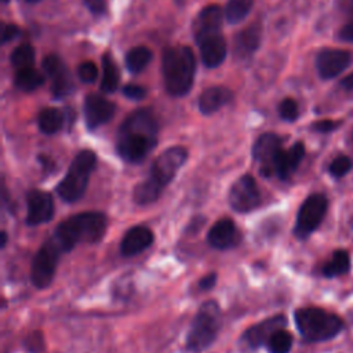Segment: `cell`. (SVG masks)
<instances>
[{"label":"cell","instance_id":"8d00e7d4","mask_svg":"<svg viewBox=\"0 0 353 353\" xmlns=\"http://www.w3.org/2000/svg\"><path fill=\"white\" fill-rule=\"evenodd\" d=\"M21 34V30L17 25L14 23H6L3 26V37H1V43L6 44L7 41H11L14 40L15 37H18Z\"/></svg>","mask_w":353,"mask_h":353},{"label":"cell","instance_id":"f1b7e54d","mask_svg":"<svg viewBox=\"0 0 353 353\" xmlns=\"http://www.w3.org/2000/svg\"><path fill=\"white\" fill-rule=\"evenodd\" d=\"M254 0H229L225 7V18L229 23L241 22L251 11Z\"/></svg>","mask_w":353,"mask_h":353},{"label":"cell","instance_id":"3957f363","mask_svg":"<svg viewBox=\"0 0 353 353\" xmlns=\"http://www.w3.org/2000/svg\"><path fill=\"white\" fill-rule=\"evenodd\" d=\"M106 226L108 219L102 212H80L62 221L54 230L51 239L62 252H69L80 243L91 244L99 241L106 232Z\"/></svg>","mask_w":353,"mask_h":353},{"label":"cell","instance_id":"30bf717a","mask_svg":"<svg viewBox=\"0 0 353 353\" xmlns=\"http://www.w3.org/2000/svg\"><path fill=\"white\" fill-rule=\"evenodd\" d=\"M229 205L236 212H250L261 204V193L251 175H243L233 182L228 194Z\"/></svg>","mask_w":353,"mask_h":353},{"label":"cell","instance_id":"6da1fadb","mask_svg":"<svg viewBox=\"0 0 353 353\" xmlns=\"http://www.w3.org/2000/svg\"><path fill=\"white\" fill-rule=\"evenodd\" d=\"M157 120L150 109L132 112L120 125L116 150L127 163L142 161L157 145Z\"/></svg>","mask_w":353,"mask_h":353},{"label":"cell","instance_id":"7bdbcfd3","mask_svg":"<svg viewBox=\"0 0 353 353\" xmlns=\"http://www.w3.org/2000/svg\"><path fill=\"white\" fill-rule=\"evenodd\" d=\"M6 243H7V233H6V232H1V244H0V247L4 248V247H6Z\"/></svg>","mask_w":353,"mask_h":353},{"label":"cell","instance_id":"5b68a950","mask_svg":"<svg viewBox=\"0 0 353 353\" xmlns=\"http://www.w3.org/2000/svg\"><path fill=\"white\" fill-rule=\"evenodd\" d=\"M295 325L307 342H321L335 338L343 328L339 316L320 307H302L294 313Z\"/></svg>","mask_w":353,"mask_h":353},{"label":"cell","instance_id":"5bb4252c","mask_svg":"<svg viewBox=\"0 0 353 353\" xmlns=\"http://www.w3.org/2000/svg\"><path fill=\"white\" fill-rule=\"evenodd\" d=\"M28 214L26 223L29 226H37L48 222L54 215L52 196L44 190L33 189L26 196Z\"/></svg>","mask_w":353,"mask_h":353},{"label":"cell","instance_id":"9c48e42d","mask_svg":"<svg viewBox=\"0 0 353 353\" xmlns=\"http://www.w3.org/2000/svg\"><path fill=\"white\" fill-rule=\"evenodd\" d=\"M62 254V250L51 237L40 247L33 256L30 269V280L34 287L46 288L51 284Z\"/></svg>","mask_w":353,"mask_h":353},{"label":"cell","instance_id":"ac0fdd59","mask_svg":"<svg viewBox=\"0 0 353 353\" xmlns=\"http://www.w3.org/2000/svg\"><path fill=\"white\" fill-rule=\"evenodd\" d=\"M223 14L225 12L216 4H210V6L204 7L200 11V14L197 15L194 25H193L196 41H199L207 36L221 33Z\"/></svg>","mask_w":353,"mask_h":353},{"label":"cell","instance_id":"7c38bea8","mask_svg":"<svg viewBox=\"0 0 353 353\" xmlns=\"http://www.w3.org/2000/svg\"><path fill=\"white\" fill-rule=\"evenodd\" d=\"M41 66H43L44 74L51 81V91H52L54 97L62 98L72 92L73 81H72L70 73H69L68 68L65 66L63 61L58 55H55V54L47 55L43 59Z\"/></svg>","mask_w":353,"mask_h":353},{"label":"cell","instance_id":"e0dca14e","mask_svg":"<svg viewBox=\"0 0 353 353\" xmlns=\"http://www.w3.org/2000/svg\"><path fill=\"white\" fill-rule=\"evenodd\" d=\"M208 244L215 250H228L240 241V233L229 218L216 221L207 233Z\"/></svg>","mask_w":353,"mask_h":353},{"label":"cell","instance_id":"d6a6232c","mask_svg":"<svg viewBox=\"0 0 353 353\" xmlns=\"http://www.w3.org/2000/svg\"><path fill=\"white\" fill-rule=\"evenodd\" d=\"M279 114L285 121H294L296 120L299 114L298 103L292 98H285L279 105Z\"/></svg>","mask_w":353,"mask_h":353},{"label":"cell","instance_id":"603a6c76","mask_svg":"<svg viewBox=\"0 0 353 353\" xmlns=\"http://www.w3.org/2000/svg\"><path fill=\"white\" fill-rule=\"evenodd\" d=\"M261 25L252 23L239 32L234 40V54L239 58L250 57L256 51L261 43Z\"/></svg>","mask_w":353,"mask_h":353},{"label":"cell","instance_id":"8fae6325","mask_svg":"<svg viewBox=\"0 0 353 353\" xmlns=\"http://www.w3.org/2000/svg\"><path fill=\"white\" fill-rule=\"evenodd\" d=\"M281 149V138L273 132H265L255 141L252 159L259 164L263 176L274 175V161Z\"/></svg>","mask_w":353,"mask_h":353},{"label":"cell","instance_id":"f546056e","mask_svg":"<svg viewBox=\"0 0 353 353\" xmlns=\"http://www.w3.org/2000/svg\"><path fill=\"white\" fill-rule=\"evenodd\" d=\"M269 353H290L292 346V335L281 328L277 330L266 343Z\"/></svg>","mask_w":353,"mask_h":353},{"label":"cell","instance_id":"d6986e66","mask_svg":"<svg viewBox=\"0 0 353 353\" xmlns=\"http://www.w3.org/2000/svg\"><path fill=\"white\" fill-rule=\"evenodd\" d=\"M154 240L153 232L142 225L134 226L123 236L120 243V251L124 256H134L145 251Z\"/></svg>","mask_w":353,"mask_h":353},{"label":"cell","instance_id":"ab89813d","mask_svg":"<svg viewBox=\"0 0 353 353\" xmlns=\"http://www.w3.org/2000/svg\"><path fill=\"white\" fill-rule=\"evenodd\" d=\"M215 283H216V273L212 272V273H208V274H205L204 277H201L199 280V287H200V290L205 291V290L212 288L215 285Z\"/></svg>","mask_w":353,"mask_h":353},{"label":"cell","instance_id":"7402d4cb","mask_svg":"<svg viewBox=\"0 0 353 353\" xmlns=\"http://www.w3.org/2000/svg\"><path fill=\"white\" fill-rule=\"evenodd\" d=\"M233 98V94L229 88L214 85L205 88L199 97V109L203 114H212L219 110L222 106L229 103Z\"/></svg>","mask_w":353,"mask_h":353},{"label":"cell","instance_id":"9a60e30c","mask_svg":"<svg viewBox=\"0 0 353 353\" xmlns=\"http://www.w3.org/2000/svg\"><path fill=\"white\" fill-rule=\"evenodd\" d=\"M116 106L99 94H88L84 99V117L87 128L95 130L114 116Z\"/></svg>","mask_w":353,"mask_h":353},{"label":"cell","instance_id":"b9f144b4","mask_svg":"<svg viewBox=\"0 0 353 353\" xmlns=\"http://www.w3.org/2000/svg\"><path fill=\"white\" fill-rule=\"evenodd\" d=\"M341 85H342L345 90H353V72L349 73L346 77L342 79Z\"/></svg>","mask_w":353,"mask_h":353},{"label":"cell","instance_id":"e575fe53","mask_svg":"<svg viewBox=\"0 0 353 353\" xmlns=\"http://www.w3.org/2000/svg\"><path fill=\"white\" fill-rule=\"evenodd\" d=\"M123 94L130 98V99H135V101H139V99H143L146 97V88L139 85V84H125L123 87Z\"/></svg>","mask_w":353,"mask_h":353},{"label":"cell","instance_id":"83f0119b","mask_svg":"<svg viewBox=\"0 0 353 353\" xmlns=\"http://www.w3.org/2000/svg\"><path fill=\"white\" fill-rule=\"evenodd\" d=\"M152 59V51L145 46H137L131 48L125 55V63L130 72H142Z\"/></svg>","mask_w":353,"mask_h":353},{"label":"cell","instance_id":"74e56055","mask_svg":"<svg viewBox=\"0 0 353 353\" xmlns=\"http://www.w3.org/2000/svg\"><path fill=\"white\" fill-rule=\"evenodd\" d=\"M339 125V123L334 121V120H320L312 124V130L317 131V132H330L332 130H335Z\"/></svg>","mask_w":353,"mask_h":353},{"label":"cell","instance_id":"484cf974","mask_svg":"<svg viewBox=\"0 0 353 353\" xmlns=\"http://www.w3.org/2000/svg\"><path fill=\"white\" fill-rule=\"evenodd\" d=\"M44 83V76L33 66L18 69L15 74V85L22 91H33Z\"/></svg>","mask_w":353,"mask_h":353},{"label":"cell","instance_id":"f6af8a7d","mask_svg":"<svg viewBox=\"0 0 353 353\" xmlns=\"http://www.w3.org/2000/svg\"><path fill=\"white\" fill-rule=\"evenodd\" d=\"M350 225H352V228H353V219H352V222H350Z\"/></svg>","mask_w":353,"mask_h":353},{"label":"cell","instance_id":"52a82bcc","mask_svg":"<svg viewBox=\"0 0 353 353\" xmlns=\"http://www.w3.org/2000/svg\"><path fill=\"white\" fill-rule=\"evenodd\" d=\"M221 330V309L215 301L204 302L197 310L186 336V347L199 353L207 349Z\"/></svg>","mask_w":353,"mask_h":353},{"label":"cell","instance_id":"4fadbf2b","mask_svg":"<svg viewBox=\"0 0 353 353\" xmlns=\"http://www.w3.org/2000/svg\"><path fill=\"white\" fill-rule=\"evenodd\" d=\"M353 61L352 52L339 48H324L317 54L316 68L323 79L339 76Z\"/></svg>","mask_w":353,"mask_h":353},{"label":"cell","instance_id":"ffe728a7","mask_svg":"<svg viewBox=\"0 0 353 353\" xmlns=\"http://www.w3.org/2000/svg\"><path fill=\"white\" fill-rule=\"evenodd\" d=\"M305 156V145L302 142H295L288 150L281 149L274 161V175L281 181H285L298 168Z\"/></svg>","mask_w":353,"mask_h":353},{"label":"cell","instance_id":"7a4b0ae2","mask_svg":"<svg viewBox=\"0 0 353 353\" xmlns=\"http://www.w3.org/2000/svg\"><path fill=\"white\" fill-rule=\"evenodd\" d=\"M188 150L182 146H171L161 152L153 161L149 175L132 190V199L139 205L156 201L164 188L174 179L178 170L185 164Z\"/></svg>","mask_w":353,"mask_h":353},{"label":"cell","instance_id":"d590c367","mask_svg":"<svg viewBox=\"0 0 353 353\" xmlns=\"http://www.w3.org/2000/svg\"><path fill=\"white\" fill-rule=\"evenodd\" d=\"M25 346H26V349H28L29 352L39 353V352L44 347L41 334H39V332L30 334V335L26 338V341H25Z\"/></svg>","mask_w":353,"mask_h":353},{"label":"cell","instance_id":"ba28073f","mask_svg":"<svg viewBox=\"0 0 353 353\" xmlns=\"http://www.w3.org/2000/svg\"><path fill=\"white\" fill-rule=\"evenodd\" d=\"M328 208V200L323 193L310 194L299 207L294 226L296 239H307L323 222Z\"/></svg>","mask_w":353,"mask_h":353},{"label":"cell","instance_id":"2e32d148","mask_svg":"<svg viewBox=\"0 0 353 353\" xmlns=\"http://www.w3.org/2000/svg\"><path fill=\"white\" fill-rule=\"evenodd\" d=\"M287 324V319L283 314H277V316H272L252 327H250L243 335V341L252 349H258L263 345L268 343L269 338L277 331L284 328V325Z\"/></svg>","mask_w":353,"mask_h":353},{"label":"cell","instance_id":"cb8c5ba5","mask_svg":"<svg viewBox=\"0 0 353 353\" xmlns=\"http://www.w3.org/2000/svg\"><path fill=\"white\" fill-rule=\"evenodd\" d=\"M37 124L41 132L47 135L55 134L63 125V114L57 108H46L39 113Z\"/></svg>","mask_w":353,"mask_h":353},{"label":"cell","instance_id":"4316f807","mask_svg":"<svg viewBox=\"0 0 353 353\" xmlns=\"http://www.w3.org/2000/svg\"><path fill=\"white\" fill-rule=\"evenodd\" d=\"M323 274L325 277H336L350 270V258L346 251L338 250L332 254L331 259L323 266Z\"/></svg>","mask_w":353,"mask_h":353},{"label":"cell","instance_id":"1f68e13d","mask_svg":"<svg viewBox=\"0 0 353 353\" xmlns=\"http://www.w3.org/2000/svg\"><path fill=\"white\" fill-rule=\"evenodd\" d=\"M352 167L353 163L347 156H338L331 161L328 171L334 178H342L352 170Z\"/></svg>","mask_w":353,"mask_h":353},{"label":"cell","instance_id":"f35d334b","mask_svg":"<svg viewBox=\"0 0 353 353\" xmlns=\"http://www.w3.org/2000/svg\"><path fill=\"white\" fill-rule=\"evenodd\" d=\"M84 4L92 14H103L106 11V0H84Z\"/></svg>","mask_w":353,"mask_h":353},{"label":"cell","instance_id":"ee69618b","mask_svg":"<svg viewBox=\"0 0 353 353\" xmlns=\"http://www.w3.org/2000/svg\"><path fill=\"white\" fill-rule=\"evenodd\" d=\"M28 3H37V1H40V0H26Z\"/></svg>","mask_w":353,"mask_h":353},{"label":"cell","instance_id":"836d02e7","mask_svg":"<svg viewBox=\"0 0 353 353\" xmlns=\"http://www.w3.org/2000/svg\"><path fill=\"white\" fill-rule=\"evenodd\" d=\"M77 74L81 81L94 83L98 79V68L92 61H85L79 65Z\"/></svg>","mask_w":353,"mask_h":353},{"label":"cell","instance_id":"44dd1931","mask_svg":"<svg viewBox=\"0 0 353 353\" xmlns=\"http://www.w3.org/2000/svg\"><path fill=\"white\" fill-rule=\"evenodd\" d=\"M201 61L207 68L219 66L226 57V41L221 33L207 36L197 41Z\"/></svg>","mask_w":353,"mask_h":353},{"label":"cell","instance_id":"60d3db41","mask_svg":"<svg viewBox=\"0 0 353 353\" xmlns=\"http://www.w3.org/2000/svg\"><path fill=\"white\" fill-rule=\"evenodd\" d=\"M339 37L343 41H350L353 43V21L347 22L346 25L342 26V29L339 30Z\"/></svg>","mask_w":353,"mask_h":353},{"label":"cell","instance_id":"277c9868","mask_svg":"<svg viewBox=\"0 0 353 353\" xmlns=\"http://www.w3.org/2000/svg\"><path fill=\"white\" fill-rule=\"evenodd\" d=\"M161 70L165 90L174 97L186 95L192 88L196 72L192 48L186 46L165 48L161 58Z\"/></svg>","mask_w":353,"mask_h":353},{"label":"cell","instance_id":"8992f818","mask_svg":"<svg viewBox=\"0 0 353 353\" xmlns=\"http://www.w3.org/2000/svg\"><path fill=\"white\" fill-rule=\"evenodd\" d=\"M95 165L97 156L92 150L84 149L79 152L55 189L58 196L66 203L77 201L84 194Z\"/></svg>","mask_w":353,"mask_h":353},{"label":"cell","instance_id":"4dcf8cb0","mask_svg":"<svg viewBox=\"0 0 353 353\" xmlns=\"http://www.w3.org/2000/svg\"><path fill=\"white\" fill-rule=\"evenodd\" d=\"M10 61L14 68L23 69L33 66L34 62V48L30 44H21L11 52Z\"/></svg>","mask_w":353,"mask_h":353},{"label":"cell","instance_id":"d4e9b609","mask_svg":"<svg viewBox=\"0 0 353 353\" xmlns=\"http://www.w3.org/2000/svg\"><path fill=\"white\" fill-rule=\"evenodd\" d=\"M119 87V69L110 54L102 57V80L101 90L105 92H114Z\"/></svg>","mask_w":353,"mask_h":353}]
</instances>
